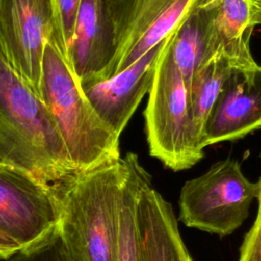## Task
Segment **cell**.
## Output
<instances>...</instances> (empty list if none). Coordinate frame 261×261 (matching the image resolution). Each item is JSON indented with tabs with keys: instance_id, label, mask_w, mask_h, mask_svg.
Segmentation results:
<instances>
[{
	"instance_id": "18",
	"label": "cell",
	"mask_w": 261,
	"mask_h": 261,
	"mask_svg": "<svg viewBox=\"0 0 261 261\" xmlns=\"http://www.w3.org/2000/svg\"><path fill=\"white\" fill-rule=\"evenodd\" d=\"M82 0H50L58 46L68 58L74 23Z\"/></svg>"
},
{
	"instance_id": "20",
	"label": "cell",
	"mask_w": 261,
	"mask_h": 261,
	"mask_svg": "<svg viewBox=\"0 0 261 261\" xmlns=\"http://www.w3.org/2000/svg\"><path fill=\"white\" fill-rule=\"evenodd\" d=\"M18 250L19 247L0 231V259L6 260Z\"/></svg>"
},
{
	"instance_id": "22",
	"label": "cell",
	"mask_w": 261,
	"mask_h": 261,
	"mask_svg": "<svg viewBox=\"0 0 261 261\" xmlns=\"http://www.w3.org/2000/svg\"><path fill=\"white\" fill-rule=\"evenodd\" d=\"M259 156H260V157H261V151H260V153H259Z\"/></svg>"
},
{
	"instance_id": "5",
	"label": "cell",
	"mask_w": 261,
	"mask_h": 261,
	"mask_svg": "<svg viewBox=\"0 0 261 261\" xmlns=\"http://www.w3.org/2000/svg\"><path fill=\"white\" fill-rule=\"evenodd\" d=\"M257 196L258 184L247 178L238 160H219L185 182L179 193L178 219L188 227L226 237L248 218Z\"/></svg>"
},
{
	"instance_id": "13",
	"label": "cell",
	"mask_w": 261,
	"mask_h": 261,
	"mask_svg": "<svg viewBox=\"0 0 261 261\" xmlns=\"http://www.w3.org/2000/svg\"><path fill=\"white\" fill-rule=\"evenodd\" d=\"M257 0H218L213 21V49L232 67L250 68L257 64L250 39L256 23Z\"/></svg>"
},
{
	"instance_id": "11",
	"label": "cell",
	"mask_w": 261,
	"mask_h": 261,
	"mask_svg": "<svg viewBox=\"0 0 261 261\" xmlns=\"http://www.w3.org/2000/svg\"><path fill=\"white\" fill-rule=\"evenodd\" d=\"M115 53V31L107 0H82L68 61L81 83L98 80Z\"/></svg>"
},
{
	"instance_id": "9",
	"label": "cell",
	"mask_w": 261,
	"mask_h": 261,
	"mask_svg": "<svg viewBox=\"0 0 261 261\" xmlns=\"http://www.w3.org/2000/svg\"><path fill=\"white\" fill-rule=\"evenodd\" d=\"M261 128V65L231 67L205 125L201 147L236 141Z\"/></svg>"
},
{
	"instance_id": "16",
	"label": "cell",
	"mask_w": 261,
	"mask_h": 261,
	"mask_svg": "<svg viewBox=\"0 0 261 261\" xmlns=\"http://www.w3.org/2000/svg\"><path fill=\"white\" fill-rule=\"evenodd\" d=\"M231 67L223 55H215L195 71L188 87L193 135L201 150L206 122Z\"/></svg>"
},
{
	"instance_id": "14",
	"label": "cell",
	"mask_w": 261,
	"mask_h": 261,
	"mask_svg": "<svg viewBox=\"0 0 261 261\" xmlns=\"http://www.w3.org/2000/svg\"><path fill=\"white\" fill-rule=\"evenodd\" d=\"M218 0H204L182 20L171 37V52L187 90L195 71L215 56L213 21Z\"/></svg>"
},
{
	"instance_id": "12",
	"label": "cell",
	"mask_w": 261,
	"mask_h": 261,
	"mask_svg": "<svg viewBox=\"0 0 261 261\" xmlns=\"http://www.w3.org/2000/svg\"><path fill=\"white\" fill-rule=\"evenodd\" d=\"M138 221L145 261H194L179 233L172 206L152 184L140 195Z\"/></svg>"
},
{
	"instance_id": "1",
	"label": "cell",
	"mask_w": 261,
	"mask_h": 261,
	"mask_svg": "<svg viewBox=\"0 0 261 261\" xmlns=\"http://www.w3.org/2000/svg\"><path fill=\"white\" fill-rule=\"evenodd\" d=\"M0 163L52 185L77 172L51 112L1 51Z\"/></svg>"
},
{
	"instance_id": "3",
	"label": "cell",
	"mask_w": 261,
	"mask_h": 261,
	"mask_svg": "<svg viewBox=\"0 0 261 261\" xmlns=\"http://www.w3.org/2000/svg\"><path fill=\"white\" fill-rule=\"evenodd\" d=\"M39 96L51 112L76 171L119 158V137L96 114L56 39L45 45Z\"/></svg>"
},
{
	"instance_id": "4",
	"label": "cell",
	"mask_w": 261,
	"mask_h": 261,
	"mask_svg": "<svg viewBox=\"0 0 261 261\" xmlns=\"http://www.w3.org/2000/svg\"><path fill=\"white\" fill-rule=\"evenodd\" d=\"M172 34L158 59L144 116L150 155L180 171L198 163L204 152L194 139L187 86L171 52Z\"/></svg>"
},
{
	"instance_id": "15",
	"label": "cell",
	"mask_w": 261,
	"mask_h": 261,
	"mask_svg": "<svg viewBox=\"0 0 261 261\" xmlns=\"http://www.w3.org/2000/svg\"><path fill=\"white\" fill-rule=\"evenodd\" d=\"M125 178L120 201L117 261H145L138 221V203L143 189L152 182L151 175L140 163L138 155L123 157Z\"/></svg>"
},
{
	"instance_id": "10",
	"label": "cell",
	"mask_w": 261,
	"mask_h": 261,
	"mask_svg": "<svg viewBox=\"0 0 261 261\" xmlns=\"http://www.w3.org/2000/svg\"><path fill=\"white\" fill-rule=\"evenodd\" d=\"M167 39L119 73L107 79L81 83L83 92L96 114L118 137L143 97L149 93L158 59Z\"/></svg>"
},
{
	"instance_id": "7",
	"label": "cell",
	"mask_w": 261,
	"mask_h": 261,
	"mask_svg": "<svg viewBox=\"0 0 261 261\" xmlns=\"http://www.w3.org/2000/svg\"><path fill=\"white\" fill-rule=\"evenodd\" d=\"M60 220L55 185L19 168L0 163V231L19 249L54 231Z\"/></svg>"
},
{
	"instance_id": "8",
	"label": "cell",
	"mask_w": 261,
	"mask_h": 261,
	"mask_svg": "<svg viewBox=\"0 0 261 261\" xmlns=\"http://www.w3.org/2000/svg\"><path fill=\"white\" fill-rule=\"evenodd\" d=\"M51 39L57 41L50 0H0V51L37 93Z\"/></svg>"
},
{
	"instance_id": "17",
	"label": "cell",
	"mask_w": 261,
	"mask_h": 261,
	"mask_svg": "<svg viewBox=\"0 0 261 261\" xmlns=\"http://www.w3.org/2000/svg\"><path fill=\"white\" fill-rule=\"evenodd\" d=\"M6 261H72L58 227L37 244L20 249L13 253Z\"/></svg>"
},
{
	"instance_id": "19",
	"label": "cell",
	"mask_w": 261,
	"mask_h": 261,
	"mask_svg": "<svg viewBox=\"0 0 261 261\" xmlns=\"http://www.w3.org/2000/svg\"><path fill=\"white\" fill-rule=\"evenodd\" d=\"M258 184V208L255 221L240 247L238 261H261V176Z\"/></svg>"
},
{
	"instance_id": "6",
	"label": "cell",
	"mask_w": 261,
	"mask_h": 261,
	"mask_svg": "<svg viewBox=\"0 0 261 261\" xmlns=\"http://www.w3.org/2000/svg\"><path fill=\"white\" fill-rule=\"evenodd\" d=\"M202 1L107 0L115 31V53L98 80L119 73L167 39Z\"/></svg>"
},
{
	"instance_id": "21",
	"label": "cell",
	"mask_w": 261,
	"mask_h": 261,
	"mask_svg": "<svg viewBox=\"0 0 261 261\" xmlns=\"http://www.w3.org/2000/svg\"><path fill=\"white\" fill-rule=\"evenodd\" d=\"M256 23L261 24V0L256 2Z\"/></svg>"
},
{
	"instance_id": "2",
	"label": "cell",
	"mask_w": 261,
	"mask_h": 261,
	"mask_svg": "<svg viewBox=\"0 0 261 261\" xmlns=\"http://www.w3.org/2000/svg\"><path fill=\"white\" fill-rule=\"evenodd\" d=\"M123 158L109 159L55 184L58 230L72 261H117Z\"/></svg>"
}]
</instances>
